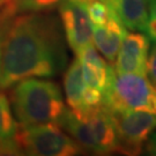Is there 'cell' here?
Here are the masks:
<instances>
[{
    "mask_svg": "<svg viewBox=\"0 0 156 156\" xmlns=\"http://www.w3.org/2000/svg\"><path fill=\"white\" fill-rule=\"evenodd\" d=\"M58 19L45 13L20 14L4 24L0 88L28 78H52L64 71L67 51Z\"/></svg>",
    "mask_w": 156,
    "mask_h": 156,
    "instance_id": "obj_1",
    "label": "cell"
},
{
    "mask_svg": "<svg viewBox=\"0 0 156 156\" xmlns=\"http://www.w3.org/2000/svg\"><path fill=\"white\" fill-rule=\"evenodd\" d=\"M14 86L11 91L12 110L20 125L58 124L67 108L56 82L28 78Z\"/></svg>",
    "mask_w": 156,
    "mask_h": 156,
    "instance_id": "obj_2",
    "label": "cell"
},
{
    "mask_svg": "<svg viewBox=\"0 0 156 156\" xmlns=\"http://www.w3.org/2000/svg\"><path fill=\"white\" fill-rule=\"evenodd\" d=\"M103 105L111 110L145 111L156 116V86L142 74L115 71Z\"/></svg>",
    "mask_w": 156,
    "mask_h": 156,
    "instance_id": "obj_3",
    "label": "cell"
},
{
    "mask_svg": "<svg viewBox=\"0 0 156 156\" xmlns=\"http://www.w3.org/2000/svg\"><path fill=\"white\" fill-rule=\"evenodd\" d=\"M22 154L34 156H75L83 149L56 123L20 125L15 134Z\"/></svg>",
    "mask_w": 156,
    "mask_h": 156,
    "instance_id": "obj_4",
    "label": "cell"
},
{
    "mask_svg": "<svg viewBox=\"0 0 156 156\" xmlns=\"http://www.w3.org/2000/svg\"><path fill=\"white\" fill-rule=\"evenodd\" d=\"M108 111L117 134L118 153L129 156L141 154L146 141L156 128L155 115L134 110Z\"/></svg>",
    "mask_w": 156,
    "mask_h": 156,
    "instance_id": "obj_5",
    "label": "cell"
},
{
    "mask_svg": "<svg viewBox=\"0 0 156 156\" xmlns=\"http://www.w3.org/2000/svg\"><path fill=\"white\" fill-rule=\"evenodd\" d=\"M58 7L65 39L69 49L78 55L93 43V24L86 4L81 0H64Z\"/></svg>",
    "mask_w": 156,
    "mask_h": 156,
    "instance_id": "obj_6",
    "label": "cell"
},
{
    "mask_svg": "<svg viewBox=\"0 0 156 156\" xmlns=\"http://www.w3.org/2000/svg\"><path fill=\"white\" fill-rule=\"evenodd\" d=\"M149 38L141 33H126L115 62L117 73H135L147 75Z\"/></svg>",
    "mask_w": 156,
    "mask_h": 156,
    "instance_id": "obj_7",
    "label": "cell"
},
{
    "mask_svg": "<svg viewBox=\"0 0 156 156\" xmlns=\"http://www.w3.org/2000/svg\"><path fill=\"white\" fill-rule=\"evenodd\" d=\"M90 129L96 148V155H105L118 151L116 129L105 106L102 105L90 110L83 118Z\"/></svg>",
    "mask_w": 156,
    "mask_h": 156,
    "instance_id": "obj_8",
    "label": "cell"
},
{
    "mask_svg": "<svg viewBox=\"0 0 156 156\" xmlns=\"http://www.w3.org/2000/svg\"><path fill=\"white\" fill-rule=\"evenodd\" d=\"M76 57L81 64L84 83L100 90L104 96L112 82L115 68L101 57L93 44L79 52Z\"/></svg>",
    "mask_w": 156,
    "mask_h": 156,
    "instance_id": "obj_9",
    "label": "cell"
},
{
    "mask_svg": "<svg viewBox=\"0 0 156 156\" xmlns=\"http://www.w3.org/2000/svg\"><path fill=\"white\" fill-rule=\"evenodd\" d=\"M125 35V26L115 14L105 24L93 26V43L111 65L116 62Z\"/></svg>",
    "mask_w": 156,
    "mask_h": 156,
    "instance_id": "obj_10",
    "label": "cell"
},
{
    "mask_svg": "<svg viewBox=\"0 0 156 156\" xmlns=\"http://www.w3.org/2000/svg\"><path fill=\"white\" fill-rule=\"evenodd\" d=\"M120 22L134 31L146 33L148 22L147 0H106Z\"/></svg>",
    "mask_w": 156,
    "mask_h": 156,
    "instance_id": "obj_11",
    "label": "cell"
},
{
    "mask_svg": "<svg viewBox=\"0 0 156 156\" xmlns=\"http://www.w3.org/2000/svg\"><path fill=\"white\" fill-rule=\"evenodd\" d=\"M84 87H86V83L82 75V68H81L80 60L76 57L65 73L64 90H65L67 105L69 106V110L79 119H83L86 116V110L82 102Z\"/></svg>",
    "mask_w": 156,
    "mask_h": 156,
    "instance_id": "obj_12",
    "label": "cell"
},
{
    "mask_svg": "<svg viewBox=\"0 0 156 156\" xmlns=\"http://www.w3.org/2000/svg\"><path fill=\"white\" fill-rule=\"evenodd\" d=\"M19 124L13 116L9 100L0 93V155H21L15 140Z\"/></svg>",
    "mask_w": 156,
    "mask_h": 156,
    "instance_id": "obj_13",
    "label": "cell"
},
{
    "mask_svg": "<svg viewBox=\"0 0 156 156\" xmlns=\"http://www.w3.org/2000/svg\"><path fill=\"white\" fill-rule=\"evenodd\" d=\"M64 0H8L0 9V20L7 21L12 17L27 13H45L55 9Z\"/></svg>",
    "mask_w": 156,
    "mask_h": 156,
    "instance_id": "obj_14",
    "label": "cell"
},
{
    "mask_svg": "<svg viewBox=\"0 0 156 156\" xmlns=\"http://www.w3.org/2000/svg\"><path fill=\"white\" fill-rule=\"evenodd\" d=\"M88 16L93 26H102L115 14L106 0H90L86 4Z\"/></svg>",
    "mask_w": 156,
    "mask_h": 156,
    "instance_id": "obj_15",
    "label": "cell"
},
{
    "mask_svg": "<svg viewBox=\"0 0 156 156\" xmlns=\"http://www.w3.org/2000/svg\"><path fill=\"white\" fill-rule=\"evenodd\" d=\"M146 33L148 34V37L156 43V0L151 1V8H149Z\"/></svg>",
    "mask_w": 156,
    "mask_h": 156,
    "instance_id": "obj_16",
    "label": "cell"
},
{
    "mask_svg": "<svg viewBox=\"0 0 156 156\" xmlns=\"http://www.w3.org/2000/svg\"><path fill=\"white\" fill-rule=\"evenodd\" d=\"M147 74L153 83L156 86V45L153 46L147 60Z\"/></svg>",
    "mask_w": 156,
    "mask_h": 156,
    "instance_id": "obj_17",
    "label": "cell"
},
{
    "mask_svg": "<svg viewBox=\"0 0 156 156\" xmlns=\"http://www.w3.org/2000/svg\"><path fill=\"white\" fill-rule=\"evenodd\" d=\"M145 151L146 154L151 156H156V128L151 132L148 140L145 144Z\"/></svg>",
    "mask_w": 156,
    "mask_h": 156,
    "instance_id": "obj_18",
    "label": "cell"
},
{
    "mask_svg": "<svg viewBox=\"0 0 156 156\" xmlns=\"http://www.w3.org/2000/svg\"><path fill=\"white\" fill-rule=\"evenodd\" d=\"M6 21H0V62H1V41H2V34H4V24Z\"/></svg>",
    "mask_w": 156,
    "mask_h": 156,
    "instance_id": "obj_19",
    "label": "cell"
},
{
    "mask_svg": "<svg viewBox=\"0 0 156 156\" xmlns=\"http://www.w3.org/2000/svg\"><path fill=\"white\" fill-rule=\"evenodd\" d=\"M7 2H8V0H0V9H1Z\"/></svg>",
    "mask_w": 156,
    "mask_h": 156,
    "instance_id": "obj_20",
    "label": "cell"
},
{
    "mask_svg": "<svg viewBox=\"0 0 156 156\" xmlns=\"http://www.w3.org/2000/svg\"></svg>",
    "mask_w": 156,
    "mask_h": 156,
    "instance_id": "obj_21",
    "label": "cell"
}]
</instances>
